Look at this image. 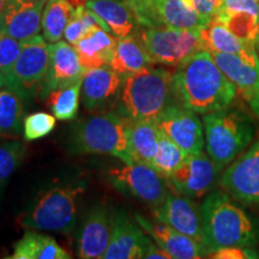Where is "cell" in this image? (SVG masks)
Returning <instances> with one entry per match:
<instances>
[{
  "label": "cell",
  "instance_id": "obj_18",
  "mask_svg": "<svg viewBox=\"0 0 259 259\" xmlns=\"http://www.w3.org/2000/svg\"><path fill=\"white\" fill-rule=\"evenodd\" d=\"M84 73L85 71L72 45L66 41L50 44V63L41 96L80 82Z\"/></svg>",
  "mask_w": 259,
  "mask_h": 259
},
{
  "label": "cell",
  "instance_id": "obj_15",
  "mask_svg": "<svg viewBox=\"0 0 259 259\" xmlns=\"http://www.w3.org/2000/svg\"><path fill=\"white\" fill-rule=\"evenodd\" d=\"M153 215L157 221L173 227L177 231L204 245L200 208L193 198L169 192L163 204L153 209Z\"/></svg>",
  "mask_w": 259,
  "mask_h": 259
},
{
  "label": "cell",
  "instance_id": "obj_38",
  "mask_svg": "<svg viewBox=\"0 0 259 259\" xmlns=\"http://www.w3.org/2000/svg\"><path fill=\"white\" fill-rule=\"evenodd\" d=\"M233 12H252L259 15V0H222V4L215 16Z\"/></svg>",
  "mask_w": 259,
  "mask_h": 259
},
{
  "label": "cell",
  "instance_id": "obj_11",
  "mask_svg": "<svg viewBox=\"0 0 259 259\" xmlns=\"http://www.w3.org/2000/svg\"><path fill=\"white\" fill-rule=\"evenodd\" d=\"M143 28L170 27L200 31L209 23L197 11L193 0H150L134 11Z\"/></svg>",
  "mask_w": 259,
  "mask_h": 259
},
{
  "label": "cell",
  "instance_id": "obj_13",
  "mask_svg": "<svg viewBox=\"0 0 259 259\" xmlns=\"http://www.w3.org/2000/svg\"><path fill=\"white\" fill-rule=\"evenodd\" d=\"M155 121L162 134L179 145L187 155L198 154L205 148L204 126L198 113L180 103L174 102L168 106Z\"/></svg>",
  "mask_w": 259,
  "mask_h": 259
},
{
  "label": "cell",
  "instance_id": "obj_39",
  "mask_svg": "<svg viewBox=\"0 0 259 259\" xmlns=\"http://www.w3.org/2000/svg\"><path fill=\"white\" fill-rule=\"evenodd\" d=\"M193 2L199 15L208 22L215 17L222 4V0H193Z\"/></svg>",
  "mask_w": 259,
  "mask_h": 259
},
{
  "label": "cell",
  "instance_id": "obj_7",
  "mask_svg": "<svg viewBox=\"0 0 259 259\" xmlns=\"http://www.w3.org/2000/svg\"><path fill=\"white\" fill-rule=\"evenodd\" d=\"M154 64L177 67L203 50L199 31L170 27L143 28L138 35Z\"/></svg>",
  "mask_w": 259,
  "mask_h": 259
},
{
  "label": "cell",
  "instance_id": "obj_22",
  "mask_svg": "<svg viewBox=\"0 0 259 259\" xmlns=\"http://www.w3.org/2000/svg\"><path fill=\"white\" fill-rule=\"evenodd\" d=\"M116 42L118 37H113L111 32L101 27H95L87 32L73 46L84 71L109 65Z\"/></svg>",
  "mask_w": 259,
  "mask_h": 259
},
{
  "label": "cell",
  "instance_id": "obj_16",
  "mask_svg": "<svg viewBox=\"0 0 259 259\" xmlns=\"http://www.w3.org/2000/svg\"><path fill=\"white\" fill-rule=\"evenodd\" d=\"M135 220L162 250L170 255V258L197 259L208 257L205 246L177 231L173 227L157 220L151 221L141 213H136Z\"/></svg>",
  "mask_w": 259,
  "mask_h": 259
},
{
  "label": "cell",
  "instance_id": "obj_10",
  "mask_svg": "<svg viewBox=\"0 0 259 259\" xmlns=\"http://www.w3.org/2000/svg\"><path fill=\"white\" fill-rule=\"evenodd\" d=\"M219 185L246 208L259 212V138L223 169Z\"/></svg>",
  "mask_w": 259,
  "mask_h": 259
},
{
  "label": "cell",
  "instance_id": "obj_2",
  "mask_svg": "<svg viewBox=\"0 0 259 259\" xmlns=\"http://www.w3.org/2000/svg\"><path fill=\"white\" fill-rule=\"evenodd\" d=\"M199 208L208 254L222 247L259 245V220L225 190L206 194Z\"/></svg>",
  "mask_w": 259,
  "mask_h": 259
},
{
  "label": "cell",
  "instance_id": "obj_6",
  "mask_svg": "<svg viewBox=\"0 0 259 259\" xmlns=\"http://www.w3.org/2000/svg\"><path fill=\"white\" fill-rule=\"evenodd\" d=\"M85 190L84 180L50 187L38 194L34 204L22 213L19 225L35 231L70 234L76 226L78 204Z\"/></svg>",
  "mask_w": 259,
  "mask_h": 259
},
{
  "label": "cell",
  "instance_id": "obj_21",
  "mask_svg": "<svg viewBox=\"0 0 259 259\" xmlns=\"http://www.w3.org/2000/svg\"><path fill=\"white\" fill-rule=\"evenodd\" d=\"M210 53L242 99L250 103L259 92V56L250 59L222 52Z\"/></svg>",
  "mask_w": 259,
  "mask_h": 259
},
{
  "label": "cell",
  "instance_id": "obj_35",
  "mask_svg": "<svg viewBox=\"0 0 259 259\" xmlns=\"http://www.w3.org/2000/svg\"><path fill=\"white\" fill-rule=\"evenodd\" d=\"M25 155V145L19 141L0 145V184L8 180L17 169Z\"/></svg>",
  "mask_w": 259,
  "mask_h": 259
},
{
  "label": "cell",
  "instance_id": "obj_28",
  "mask_svg": "<svg viewBox=\"0 0 259 259\" xmlns=\"http://www.w3.org/2000/svg\"><path fill=\"white\" fill-rule=\"evenodd\" d=\"M74 10L69 0H47L42 14V35L45 40L50 44L61 40Z\"/></svg>",
  "mask_w": 259,
  "mask_h": 259
},
{
  "label": "cell",
  "instance_id": "obj_24",
  "mask_svg": "<svg viewBox=\"0 0 259 259\" xmlns=\"http://www.w3.org/2000/svg\"><path fill=\"white\" fill-rule=\"evenodd\" d=\"M84 6L99 16L115 37L124 38L131 36L136 30L137 21L131 8L125 2L87 0Z\"/></svg>",
  "mask_w": 259,
  "mask_h": 259
},
{
  "label": "cell",
  "instance_id": "obj_33",
  "mask_svg": "<svg viewBox=\"0 0 259 259\" xmlns=\"http://www.w3.org/2000/svg\"><path fill=\"white\" fill-rule=\"evenodd\" d=\"M95 27H101L105 30L109 31V28L99 16L94 14L92 10L85 8V6L79 5L74 10L72 17L70 18L66 29H65V41L74 46L87 32H89Z\"/></svg>",
  "mask_w": 259,
  "mask_h": 259
},
{
  "label": "cell",
  "instance_id": "obj_12",
  "mask_svg": "<svg viewBox=\"0 0 259 259\" xmlns=\"http://www.w3.org/2000/svg\"><path fill=\"white\" fill-rule=\"evenodd\" d=\"M220 170L209 155L203 151L187 155L185 161L168 178L171 192L190 197L203 198L219 184Z\"/></svg>",
  "mask_w": 259,
  "mask_h": 259
},
{
  "label": "cell",
  "instance_id": "obj_19",
  "mask_svg": "<svg viewBox=\"0 0 259 259\" xmlns=\"http://www.w3.org/2000/svg\"><path fill=\"white\" fill-rule=\"evenodd\" d=\"M144 229L134 222L127 212L121 210L115 213L114 228L103 259H138L144 258L148 246L150 245Z\"/></svg>",
  "mask_w": 259,
  "mask_h": 259
},
{
  "label": "cell",
  "instance_id": "obj_27",
  "mask_svg": "<svg viewBox=\"0 0 259 259\" xmlns=\"http://www.w3.org/2000/svg\"><path fill=\"white\" fill-rule=\"evenodd\" d=\"M71 255L51 236L35 232H25L15 242L14 252L10 259H70Z\"/></svg>",
  "mask_w": 259,
  "mask_h": 259
},
{
  "label": "cell",
  "instance_id": "obj_40",
  "mask_svg": "<svg viewBox=\"0 0 259 259\" xmlns=\"http://www.w3.org/2000/svg\"><path fill=\"white\" fill-rule=\"evenodd\" d=\"M144 258L148 259H153V258H157V259H170V255L164 252L162 248L158 246L156 242H150V245L148 246V250L145 252Z\"/></svg>",
  "mask_w": 259,
  "mask_h": 259
},
{
  "label": "cell",
  "instance_id": "obj_30",
  "mask_svg": "<svg viewBox=\"0 0 259 259\" xmlns=\"http://www.w3.org/2000/svg\"><path fill=\"white\" fill-rule=\"evenodd\" d=\"M82 80L66 88L54 90L48 94L47 107L57 120L70 121L77 116L79 108V95Z\"/></svg>",
  "mask_w": 259,
  "mask_h": 259
},
{
  "label": "cell",
  "instance_id": "obj_17",
  "mask_svg": "<svg viewBox=\"0 0 259 259\" xmlns=\"http://www.w3.org/2000/svg\"><path fill=\"white\" fill-rule=\"evenodd\" d=\"M46 2L8 0L0 15V32L25 41L42 30V14Z\"/></svg>",
  "mask_w": 259,
  "mask_h": 259
},
{
  "label": "cell",
  "instance_id": "obj_23",
  "mask_svg": "<svg viewBox=\"0 0 259 259\" xmlns=\"http://www.w3.org/2000/svg\"><path fill=\"white\" fill-rule=\"evenodd\" d=\"M199 36L203 50L205 51L232 53L244 58H250V59L259 56L257 48L253 45L241 41L215 18H212L199 31Z\"/></svg>",
  "mask_w": 259,
  "mask_h": 259
},
{
  "label": "cell",
  "instance_id": "obj_32",
  "mask_svg": "<svg viewBox=\"0 0 259 259\" xmlns=\"http://www.w3.org/2000/svg\"><path fill=\"white\" fill-rule=\"evenodd\" d=\"M186 157L187 154L185 151L160 131L158 148L150 166L162 177L168 179Z\"/></svg>",
  "mask_w": 259,
  "mask_h": 259
},
{
  "label": "cell",
  "instance_id": "obj_9",
  "mask_svg": "<svg viewBox=\"0 0 259 259\" xmlns=\"http://www.w3.org/2000/svg\"><path fill=\"white\" fill-rule=\"evenodd\" d=\"M108 179L119 192L144 203L151 209L162 205L170 192L166 178L150 164L139 162L112 168L108 173Z\"/></svg>",
  "mask_w": 259,
  "mask_h": 259
},
{
  "label": "cell",
  "instance_id": "obj_4",
  "mask_svg": "<svg viewBox=\"0 0 259 259\" xmlns=\"http://www.w3.org/2000/svg\"><path fill=\"white\" fill-rule=\"evenodd\" d=\"M202 121L206 154L221 171L250 147L255 135L251 116L234 107L204 114Z\"/></svg>",
  "mask_w": 259,
  "mask_h": 259
},
{
  "label": "cell",
  "instance_id": "obj_45",
  "mask_svg": "<svg viewBox=\"0 0 259 259\" xmlns=\"http://www.w3.org/2000/svg\"><path fill=\"white\" fill-rule=\"evenodd\" d=\"M29 2H47V0H29Z\"/></svg>",
  "mask_w": 259,
  "mask_h": 259
},
{
  "label": "cell",
  "instance_id": "obj_37",
  "mask_svg": "<svg viewBox=\"0 0 259 259\" xmlns=\"http://www.w3.org/2000/svg\"><path fill=\"white\" fill-rule=\"evenodd\" d=\"M208 257L215 259H257L259 258V253L253 250V247L231 246L210 252Z\"/></svg>",
  "mask_w": 259,
  "mask_h": 259
},
{
  "label": "cell",
  "instance_id": "obj_43",
  "mask_svg": "<svg viewBox=\"0 0 259 259\" xmlns=\"http://www.w3.org/2000/svg\"><path fill=\"white\" fill-rule=\"evenodd\" d=\"M0 88H8V79L2 72H0Z\"/></svg>",
  "mask_w": 259,
  "mask_h": 259
},
{
  "label": "cell",
  "instance_id": "obj_5",
  "mask_svg": "<svg viewBox=\"0 0 259 259\" xmlns=\"http://www.w3.org/2000/svg\"><path fill=\"white\" fill-rule=\"evenodd\" d=\"M128 120L114 111L80 119L71 128L70 150L80 155H112L126 164L134 163L128 154Z\"/></svg>",
  "mask_w": 259,
  "mask_h": 259
},
{
  "label": "cell",
  "instance_id": "obj_3",
  "mask_svg": "<svg viewBox=\"0 0 259 259\" xmlns=\"http://www.w3.org/2000/svg\"><path fill=\"white\" fill-rule=\"evenodd\" d=\"M174 102L173 73L151 65L122 80L118 112L131 120H156Z\"/></svg>",
  "mask_w": 259,
  "mask_h": 259
},
{
  "label": "cell",
  "instance_id": "obj_44",
  "mask_svg": "<svg viewBox=\"0 0 259 259\" xmlns=\"http://www.w3.org/2000/svg\"><path fill=\"white\" fill-rule=\"evenodd\" d=\"M6 4H8V0H0V15H2L3 10H4Z\"/></svg>",
  "mask_w": 259,
  "mask_h": 259
},
{
  "label": "cell",
  "instance_id": "obj_29",
  "mask_svg": "<svg viewBox=\"0 0 259 259\" xmlns=\"http://www.w3.org/2000/svg\"><path fill=\"white\" fill-rule=\"evenodd\" d=\"M23 99L5 88L0 90V136H17L23 130Z\"/></svg>",
  "mask_w": 259,
  "mask_h": 259
},
{
  "label": "cell",
  "instance_id": "obj_8",
  "mask_svg": "<svg viewBox=\"0 0 259 259\" xmlns=\"http://www.w3.org/2000/svg\"><path fill=\"white\" fill-rule=\"evenodd\" d=\"M48 63L50 45H47L44 35L37 34L22 41L21 53L8 78V88L23 100L30 99L36 93L42 94Z\"/></svg>",
  "mask_w": 259,
  "mask_h": 259
},
{
  "label": "cell",
  "instance_id": "obj_20",
  "mask_svg": "<svg viewBox=\"0 0 259 259\" xmlns=\"http://www.w3.org/2000/svg\"><path fill=\"white\" fill-rule=\"evenodd\" d=\"M124 78L109 65L87 71L82 79L83 105L89 111L112 107L118 101Z\"/></svg>",
  "mask_w": 259,
  "mask_h": 259
},
{
  "label": "cell",
  "instance_id": "obj_34",
  "mask_svg": "<svg viewBox=\"0 0 259 259\" xmlns=\"http://www.w3.org/2000/svg\"><path fill=\"white\" fill-rule=\"evenodd\" d=\"M57 124V118L46 112H36L29 114L23 120V138L27 142L37 141L46 137L53 131Z\"/></svg>",
  "mask_w": 259,
  "mask_h": 259
},
{
  "label": "cell",
  "instance_id": "obj_25",
  "mask_svg": "<svg viewBox=\"0 0 259 259\" xmlns=\"http://www.w3.org/2000/svg\"><path fill=\"white\" fill-rule=\"evenodd\" d=\"M158 130L155 120H128V154L132 162L151 164L158 148Z\"/></svg>",
  "mask_w": 259,
  "mask_h": 259
},
{
  "label": "cell",
  "instance_id": "obj_14",
  "mask_svg": "<svg viewBox=\"0 0 259 259\" xmlns=\"http://www.w3.org/2000/svg\"><path fill=\"white\" fill-rule=\"evenodd\" d=\"M115 213L111 206L99 204L90 210L77 241V255L83 259L102 258L111 241Z\"/></svg>",
  "mask_w": 259,
  "mask_h": 259
},
{
  "label": "cell",
  "instance_id": "obj_41",
  "mask_svg": "<svg viewBox=\"0 0 259 259\" xmlns=\"http://www.w3.org/2000/svg\"><path fill=\"white\" fill-rule=\"evenodd\" d=\"M124 2L130 6V8H131L132 12H134L135 10L144 6L148 2H150V0H124Z\"/></svg>",
  "mask_w": 259,
  "mask_h": 259
},
{
  "label": "cell",
  "instance_id": "obj_1",
  "mask_svg": "<svg viewBox=\"0 0 259 259\" xmlns=\"http://www.w3.org/2000/svg\"><path fill=\"white\" fill-rule=\"evenodd\" d=\"M173 89L178 103L200 115L231 107L238 94L212 54L205 50L178 65L173 73Z\"/></svg>",
  "mask_w": 259,
  "mask_h": 259
},
{
  "label": "cell",
  "instance_id": "obj_31",
  "mask_svg": "<svg viewBox=\"0 0 259 259\" xmlns=\"http://www.w3.org/2000/svg\"><path fill=\"white\" fill-rule=\"evenodd\" d=\"M246 44L259 46V15L252 12H233L213 17Z\"/></svg>",
  "mask_w": 259,
  "mask_h": 259
},
{
  "label": "cell",
  "instance_id": "obj_36",
  "mask_svg": "<svg viewBox=\"0 0 259 259\" xmlns=\"http://www.w3.org/2000/svg\"><path fill=\"white\" fill-rule=\"evenodd\" d=\"M22 42L0 32V72L9 78L14 65L21 53Z\"/></svg>",
  "mask_w": 259,
  "mask_h": 259
},
{
  "label": "cell",
  "instance_id": "obj_26",
  "mask_svg": "<svg viewBox=\"0 0 259 259\" xmlns=\"http://www.w3.org/2000/svg\"><path fill=\"white\" fill-rule=\"evenodd\" d=\"M154 65L138 36L118 38L109 66L122 78Z\"/></svg>",
  "mask_w": 259,
  "mask_h": 259
},
{
  "label": "cell",
  "instance_id": "obj_42",
  "mask_svg": "<svg viewBox=\"0 0 259 259\" xmlns=\"http://www.w3.org/2000/svg\"><path fill=\"white\" fill-rule=\"evenodd\" d=\"M248 105H250L251 111L254 113V115L257 116V118H259V92L257 95H255L254 99L252 100L250 103H248Z\"/></svg>",
  "mask_w": 259,
  "mask_h": 259
}]
</instances>
